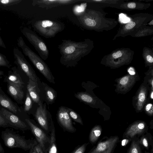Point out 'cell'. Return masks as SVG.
<instances>
[{"label":"cell","mask_w":153,"mask_h":153,"mask_svg":"<svg viewBox=\"0 0 153 153\" xmlns=\"http://www.w3.org/2000/svg\"><path fill=\"white\" fill-rule=\"evenodd\" d=\"M62 42L58 45L61 55L60 63L67 67H75L87 53L86 41L77 42L70 39H62Z\"/></svg>","instance_id":"cell-1"},{"label":"cell","mask_w":153,"mask_h":153,"mask_svg":"<svg viewBox=\"0 0 153 153\" xmlns=\"http://www.w3.org/2000/svg\"><path fill=\"white\" fill-rule=\"evenodd\" d=\"M17 42L18 46L22 49L23 53L28 57L35 67L49 82L55 84L54 78L49 68L43 60L26 45L22 36L18 38Z\"/></svg>","instance_id":"cell-2"},{"label":"cell","mask_w":153,"mask_h":153,"mask_svg":"<svg viewBox=\"0 0 153 153\" xmlns=\"http://www.w3.org/2000/svg\"><path fill=\"white\" fill-rule=\"evenodd\" d=\"M34 30L46 38L54 37L64 29V24L61 22L53 20H39L32 22Z\"/></svg>","instance_id":"cell-3"},{"label":"cell","mask_w":153,"mask_h":153,"mask_svg":"<svg viewBox=\"0 0 153 153\" xmlns=\"http://www.w3.org/2000/svg\"><path fill=\"white\" fill-rule=\"evenodd\" d=\"M1 137L5 146L10 148H18L27 151L35 145L31 140H26L24 136L8 129L2 132Z\"/></svg>","instance_id":"cell-4"},{"label":"cell","mask_w":153,"mask_h":153,"mask_svg":"<svg viewBox=\"0 0 153 153\" xmlns=\"http://www.w3.org/2000/svg\"><path fill=\"white\" fill-rule=\"evenodd\" d=\"M22 32L33 46L40 57L43 60H47L49 55V51L44 41L33 31L27 27H24Z\"/></svg>","instance_id":"cell-5"},{"label":"cell","mask_w":153,"mask_h":153,"mask_svg":"<svg viewBox=\"0 0 153 153\" xmlns=\"http://www.w3.org/2000/svg\"><path fill=\"white\" fill-rule=\"evenodd\" d=\"M119 141L117 136H104L88 153H113Z\"/></svg>","instance_id":"cell-6"},{"label":"cell","mask_w":153,"mask_h":153,"mask_svg":"<svg viewBox=\"0 0 153 153\" xmlns=\"http://www.w3.org/2000/svg\"><path fill=\"white\" fill-rule=\"evenodd\" d=\"M13 52L14 63L26 74L29 79L38 84V78L35 71L22 52L16 48H14Z\"/></svg>","instance_id":"cell-7"},{"label":"cell","mask_w":153,"mask_h":153,"mask_svg":"<svg viewBox=\"0 0 153 153\" xmlns=\"http://www.w3.org/2000/svg\"><path fill=\"white\" fill-rule=\"evenodd\" d=\"M148 128L143 122H136L127 128L123 133L122 138H129L132 139L134 137H140L148 132Z\"/></svg>","instance_id":"cell-8"},{"label":"cell","mask_w":153,"mask_h":153,"mask_svg":"<svg viewBox=\"0 0 153 153\" xmlns=\"http://www.w3.org/2000/svg\"><path fill=\"white\" fill-rule=\"evenodd\" d=\"M80 0H33L32 4L33 6L48 9L59 6L74 4Z\"/></svg>","instance_id":"cell-9"},{"label":"cell","mask_w":153,"mask_h":153,"mask_svg":"<svg viewBox=\"0 0 153 153\" xmlns=\"http://www.w3.org/2000/svg\"><path fill=\"white\" fill-rule=\"evenodd\" d=\"M25 121L30 127L43 152L47 153L45 145L47 143H50V138L42 129L34 124L30 120L26 119Z\"/></svg>","instance_id":"cell-10"},{"label":"cell","mask_w":153,"mask_h":153,"mask_svg":"<svg viewBox=\"0 0 153 153\" xmlns=\"http://www.w3.org/2000/svg\"><path fill=\"white\" fill-rule=\"evenodd\" d=\"M0 113L8 124L17 129L25 130L27 126L25 122L11 112L3 108L0 111Z\"/></svg>","instance_id":"cell-11"},{"label":"cell","mask_w":153,"mask_h":153,"mask_svg":"<svg viewBox=\"0 0 153 153\" xmlns=\"http://www.w3.org/2000/svg\"><path fill=\"white\" fill-rule=\"evenodd\" d=\"M57 116L59 123L63 128L70 132H73L76 131L68 113L67 108L62 106L60 107Z\"/></svg>","instance_id":"cell-12"},{"label":"cell","mask_w":153,"mask_h":153,"mask_svg":"<svg viewBox=\"0 0 153 153\" xmlns=\"http://www.w3.org/2000/svg\"><path fill=\"white\" fill-rule=\"evenodd\" d=\"M35 116L41 126L45 131H48L49 126L46 104L39 105L37 108Z\"/></svg>","instance_id":"cell-13"},{"label":"cell","mask_w":153,"mask_h":153,"mask_svg":"<svg viewBox=\"0 0 153 153\" xmlns=\"http://www.w3.org/2000/svg\"><path fill=\"white\" fill-rule=\"evenodd\" d=\"M27 87V91L32 100L39 105L42 104L40 100V90L38 84L29 79Z\"/></svg>","instance_id":"cell-14"},{"label":"cell","mask_w":153,"mask_h":153,"mask_svg":"<svg viewBox=\"0 0 153 153\" xmlns=\"http://www.w3.org/2000/svg\"><path fill=\"white\" fill-rule=\"evenodd\" d=\"M13 71H9L7 77L8 83L13 84L22 88L24 87V83L22 81L19 74L17 72L15 67L13 68Z\"/></svg>","instance_id":"cell-15"},{"label":"cell","mask_w":153,"mask_h":153,"mask_svg":"<svg viewBox=\"0 0 153 153\" xmlns=\"http://www.w3.org/2000/svg\"><path fill=\"white\" fill-rule=\"evenodd\" d=\"M42 84L44 89L46 102L48 104H53L56 98V92L46 83L42 82Z\"/></svg>","instance_id":"cell-16"},{"label":"cell","mask_w":153,"mask_h":153,"mask_svg":"<svg viewBox=\"0 0 153 153\" xmlns=\"http://www.w3.org/2000/svg\"><path fill=\"white\" fill-rule=\"evenodd\" d=\"M139 143L142 149L149 150L153 146V137L151 134L147 132L139 138Z\"/></svg>","instance_id":"cell-17"},{"label":"cell","mask_w":153,"mask_h":153,"mask_svg":"<svg viewBox=\"0 0 153 153\" xmlns=\"http://www.w3.org/2000/svg\"><path fill=\"white\" fill-rule=\"evenodd\" d=\"M8 83V91L10 94L16 100H22L24 95L22 89L11 83Z\"/></svg>","instance_id":"cell-18"},{"label":"cell","mask_w":153,"mask_h":153,"mask_svg":"<svg viewBox=\"0 0 153 153\" xmlns=\"http://www.w3.org/2000/svg\"><path fill=\"white\" fill-rule=\"evenodd\" d=\"M0 104L10 112L15 113L18 112L16 106L10 99L4 95L0 94Z\"/></svg>","instance_id":"cell-19"},{"label":"cell","mask_w":153,"mask_h":153,"mask_svg":"<svg viewBox=\"0 0 153 153\" xmlns=\"http://www.w3.org/2000/svg\"><path fill=\"white\" fill-rule=\"evenodd\" d=\"M102 130L100 126H96L91 130L89 136V140L91 143H96L101 134Z\"/></svg>","instance_id":"cell-20"},{"label":"cell","mask_w":153,"mask_h":153,"mask_svg":"<svg viewBox=\"0 0 153 153\" xmlns=\"http://www.w3.org/2000/svg\"><path fill=\"white\" fill-rule=\"evenodd\" d=\"M142 149L139 143V137H135L132 139L127 153H143Z\"/></svg>","instance_id":"cell-21"},{"label":"cell","mask_w":153,"mask_h":153,"mask_svg":"<svg viewBox=\"0 0 153 153\" xmlns=\"http://www.w3.org/2000/svg\"><path fill=\"white\" fill-rule=\"evenodd\" d=\"M55 136V130L53 127L51 131L50 144L47 153H58Z\"/></svg>","instance_id":"cell-22"},{"label":"cell","mask_w":153,"mask_h":153,"mask_svg":"<svg viewBox=\"0 0 153 153\" xmlns=\"http://www.w3.org/2000/svg\"><path fill=\"white\" fill-rule=\"evenodd\" d=\"M75 97L81 101L87 103H91L94 100L92 97L87 94L83 92H78L75 93Z\"/></svg>","instance_id":"cell-23"},{"label":"cell","mask_w":153,"mask_h":153,"mask_svg":"<svg viewBox=\"0 0 153 153\" xmlns=\"http://www.w3.org/2000/svg\"><path fill=\"white\" fill-rule=\"evenodd\" d=\"M68 113L71 118L74 121L83 125V123L79 115L72 109L67 108Z\"/></svg>","instance_id":"cell-24"},{"label":"cell","mask_w":153,"mask_h":153,"mask_svg":"<svg viewBox=\"0 0 153 153\" xmlns=\"http://www.w3.org/2000/svg\"><path fill=\"white\" fill-rule=\"evenodd\" d=\"M32 100L28 91H27L26 100L25 102L24 110L25 111H29L32 107Z\"/></svg>","instance_id":"cell-25"},{"label":"cell","mask_w":153,"mask_h":153,"mask_svg":"<svg viewBox=\"0 0 153 153\" xmlns=\"http://www.w3.org/2000/svg\"><path fill=\"white\" fill-rule=\"evenodd\" d=\"M22 1V0H0V4L6 7L18 4Z\"/></svg>","instance_id":"cell-26"},{"label":"cell","mask_w":153,"mask_h":153,"mask_svg":"<svg viewBox=\"0 0 153 153\" xmlns=\"http://www.w3.org/2000/svg\"><path fill=\"white\" fill-rule=\"evenodd\" d=\"M11 66L10 62L8 60L6 56L0 53V67L10 68Z\"/></svg>","instance_id":"cell-27"},{"label":"cell","mask_w":153,"mask_h":153,"mask_svg":"<svg viewBox=\"0 0 153 153\" xmlns=\"http://www.w3.org/2000/svg\"><path fill=\"white\" fill-rule=\"evenodd\" d=\"M88 143H85L76 148L71 153H84Z\"/></svg>","instance_id":"cell-28"},{"label":"cell","mask_w":153,"mask_h":153,"mask_svg":"<svg viewBox=\"0 0 153 153\" xmlns=\"http://www.w3.org/2000/svg\"><path fill=\"white\" fill-rule=\"evenodd\" d=\"M131 139L129 138H122L120 140V143L122 147H125L131 141Z\"/></svg>","instance_id":"cell-29"},{"label":"cell","mask_w":153,"mask_h":153,"mask_svg":"<svg viewBox=\"0 0 153 153\" xmlns=\"http://www.w3.org/2000/svg\"><path fill=\"white\" fill-rule=\"evenodd\" d=\"M119 18L121 22L125 23L128 22L130 20L129 18L127 17L123 14H121L119 15Z\"/></svg>","instance_id":"cell-30"},{"label":"cell","mask_w":153,"mask_h":153,"mask_svg":"<svg viewBox=\"0 0 153 153\" xmlns=\"http://www.w3.org/2000/svg\"><path fill=\"white\" fill-rule=\"evenodd\" d=\"M129 77L127 76L123 77L121 79L120 81V84L124 85L127 84L129 81Z\"/></svg>","instance_id":"cell-31"},{"label":"cell","mask_w":153,"mask_h":153,"mask_svg":"<svg viewBox=\"0 0 153 153\" xmlns=\"http://www.w3.org/2000/svg\"><path fill=\"white\" fill-rule=\"evenodd\" d=\"M138 101L140 103H143L145 100L146 96L144 92H141L138 95Z\"/></svg>","instance_id":"cell-32"},{"label":"cell","mask_w":153,"mask_h":153,"mask_svg":"<svg viewBox=\"0 0 153 153\" xmlns=\"http://www.w3.org/2000/svg\"><path fill=\"white\" fill-rule=\"evenodd\" d=\"M7 125L6 120L0 113V127H5Z\"/></svg>","instance_id":"cell-33"},{"label":"cell","mask_w":153,"mask_h":153,"mask_svg":"<svg viewBox=\"0 0 153 153\" xmlns=\"http://www.w3.org/2000/svg\"><path fill=\"white\" fill-rule=\"evenodd\" d=\"M135 25V23L133 21L128 22L125 26L127 30H130L133 28Z\"/></svg>","instance_id":"cell-34"},{"label":"cell","mask_w":153,"mask_h":153,"mask_svg":"<svg viewBox=\"0 0 153 153\" xmlns=\"http://www.w3.org/2000/svg\"><path fill=\"white\" fill-rule=\"evenodd\" d=\"M146 111L149 113L152 114L153 113V105L152 104H148L146 107Z\"/></svg>","instance_id":"cell-35"},{"label":"cell","mask_w":153,"mask_h":153,"mask_svg":"<svg viewBox=\"0 0 153 153\" xmlns=\"http://www.w3.org/2000/svg\"><path fill=\"white\" fill-rule=\"evenodd\" d=\"M122 55V52L120 51H119L116 52L112 54V57L115 59L120 57Z\"/></svg>","instance_id":"cell-36"},{"label":"cell","mask_w":153,"mask_h":153,"mask_svg":"<svg viewBox=\"0 0 153 153\" xmlns=\"http://www.w3.org/2000/svg\"><path fill=\"white\" fill-rule=\"evenodd\" d=\"M34 148L37 153H43V152L39 144L35 145Z\"/></svg>","instance_id":"cell-37"},{"label":"cell","mask_w":153,"mask_h":153,"mask_svg":"<svg viewBox=\"0 0 153 153\" xmlns=\"http://www.w3.org/2000/svg\"><path fill=\"white\" fill-rule=\"evenodd\" d=\"M1 29L0 27V47L5 48H6V45L1 36Z\"/></svg>","instance_id":"cell-38"},{"label":"cell","mask_w":153,"mask_h":153,"mask_svg":"<svg viewBox=\"0 0 153 153\" xmlns=\"http://www.w3.org/2000/svg\"><path fill=\"white\" fill-rule=\"evenodd\" d=\"M127 6L129 8L133 9L136 7V4L135 3L131 2L128 4Z\"/></svg>","instance_id":"cell-39"},{"label":"cell","mask_w":153,"mask_h":153,"mask_svg":"<svg viewBox=\"0 0 153 153\" xmlns=\"http://www.w3.org/2000/svg\"><path fill=\"white\" fill-rule=\"evenodd\" d=\"M146 59L147 61L150 63H152L153 62V58L150 55H148L146 56Z\"/></svg>","instance_id":"cell-40"},{"label":"cell","mask_w":153,"mask_h":153,"mask_svg":"<svg viewBox=\"0 0 153 153\" xmlns=\"http://www.w3.org/2000/svg\"><path fill=\"white\" fill-rule=\"evenodd\" d=\"M128 71L129 74L131 75H134L135 74V72L134 71V69L132 68H130L129 69Z\"/></svg>","instance_id":"cell-41"},{"label":"cell","mask_w":153,"mask_h":153,"mask_svg":"<svg viewBox=\"0 0 153 153\" xmlns=\"http://www.w3.org/2000/svg\"><path fill=\"white\" fill-rule=\"evenodd\" d=\"M34 146L30 150V153H37L34 148Z\"/></svg>","instance_id":"cell-42"},{"label":"cell","mask_w":153,"mask_h":153,"mask_svg":"<svg viewBox=\"0 0 153 153\" xmlns=\"http://www.w3.org/2000/svg\"><path fill=\"white\" fill-rule=\"evenodd\" d=\"M0 153H4V151L0 142Z\"/></svg>","instance_id":"cell-43"},{"label":"cell","mask_w":153,"mask_h":153,"mask_svg":"<svg viewBox=\"0 0 153 153\" xmlns=\"http://www.w3.org/2000/svg\"><path fill=\"white\" fill-rule=\"evenodd\" d=\"M3 72L1 71L0 70V76L3 74Z\"/></svg>","instance_id":"cell-44"},{"label":"cell","mask_w":153,"mask_h":153,"mask_svg":"<svg viewBox=\"0 0 153 153\" xmlns=\"http://www.w3.org/2000/svg\"><path fill=\"white\" fill-rule=\"evenodd\" d=\"M150 153H153V146L152 147Z\"/></svg>","instance_id":"cell-45"},{"label":"cell","mask_w":153,"mask_h":153,"mask_svg":"<svg viewBox=\"0 0 153 153\" xmlns=\"http://www.w3.org/2000/svg\"><path fill=\"white\" fill-rule=\"evenodd\" d=\"M151 97L152 99L153 98V92H152L151 93Z\"/></svg>","instance_id":"cell-46"},{"label":"cell","mask_w":153,"mask_h":153,"mask_svg":"<svg viewBox=\"0 0 153 153\" xmlns=\"http://www.w3.org/2000/svg\"><path fill=\"white\" fill-rule=\"evenodd\" d=\"M94 1H102V0H94Z\"/></svg>","instance_id":"cell-47"},{"label":"cell","mask_w":153,"mask_h":153,"mask_svg":"<svg viewBox=\"0 0 153 153\" xmlns=\"http://www.w3.org/2000/svg\"><path fill=\"white\" fill-rule=\"evenodd\" d=\"M149 153V152H146V151H145V153Z\"/></svg>","instance_id":"cell-48"},{"label":"cell","mask_w":153,"mask_h":153,"mask_svg":"<svg viewBox=\"0 0 153 153\" xmlns=\"http://www.w3.org/2000/svg\"><path fill=\"white\" fill-rule=\"evenodd\" d=\"M153 81H152V86H153Z\"/></svg>","instance_id":"cell-49"}]
</instances>
